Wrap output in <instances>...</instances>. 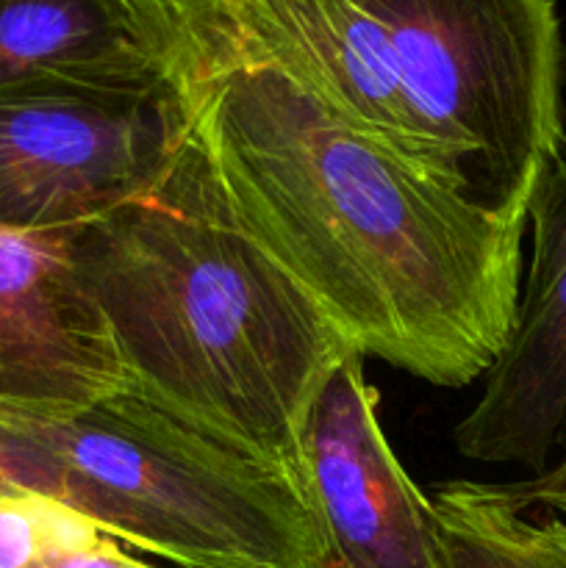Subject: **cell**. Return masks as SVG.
<instances>
[{
    "label": "cell",
    "mask_w": 566,
    "mask_h": 568,
    "mask_svg": "<svg viewBox=\"0 0 566 568\" xmlns=\"http://www.w3.org/2000/svg\"><path fill=\"white\" fill-rule=\"evenodd\" d=\"M133 6L222 214L364 358L442 388L486 375L516 320L525 222L416 170L153 0Z\"/></svg>",
    "instance_id": "1"
},
{
    "label": "cell",
    "mask_w": 566,
    "mask_h": 568,
    "mask_svg": "<svg viewBox=\"0 0 566 568\" xmlns=\"http://www.w3.org/2000/svg\"><path fill=\"white\" fill-rule=\"evenodd\" d=\"M70 250L125 392L303 491L311 405L358 349L222 214L186 131L159 181Z\"/></svg>",
    "instance_id": "2"
},
{
    "label": "cell",
    "mask_w": 566,
    "mask_h": 568,
    "mask_svg": "<svg viewBox=\"0 0 566 568\" xmlns=\"http://www.w3.org/2000/svg\"><path fill=\"white\" fill-rule=\"evenodd\" d=\"M247 59L505 220L564 133L555 0H222Z\"/></svg>",
    "instance_id": "3"
},
{
    "label": "cell",
    "mask_w": 566,
    "mask_h": 568,
    "mask_svg": "<svg viewBox=\"0 0 566 568\" xmlns=\"http://www.w3.org/2000/svg\"><path fill=\"white\" fill-rule=\"evenodd\" d=\"M26 427L59 460V505L125 547L181 568H327L320 525L283 471L133 394Z\"/></svg>",
    "instance_id": "4"
},
{
    "label": "cell",
    "mask_w": 566,
    "mask_h": 568,
    "mask_svg": "<svg viewBox=\"0 0 566 568\" xmlns=\"http://www.w3.org/2000/svg\"><path fill=\"white\" fill-rule=\"evenodd\" d=\"M183 139L155 61L0 89V225L72 233L148 192Z\"/></svg>",
    "instance_id": "5"
},
{
    "label": "cell",
    "mask_w": 566,
    "mask_h": 568,
    "mask_svg": "<svg viewBox=\"0 0 566 568\" xmlns=\"http://www.w3.org/2000/svg\"><path fill=\"white\" fill-rule=\"evenodd\" d=\"M353 353L311 405L300 486L333 568H442L431 499L400 464L377 416V392Z\"/></svg>",
    "instance_id": "6"
},
{
    "label": "cell",
    "mask_w": 566,
    "mask_h": 568,
    "mask_svg": "<svg viewBox=\"0 0 566 568\" xmlns=\"http://www.w3.org/2000/svg\"><path fill=\"white\" fill-rule=\"evenodd\" d=\"M527 225L530 261L514 327L453 442L477 464L542 475L566 430V142L533 189Z\"/></svg>",
    "instance_id": "7"
},
{
    "label": "cell",
    "mask_w": 566,
    "mask_h": 568,
    "mask_svg": "<svg viewBox=\"0 0 566 568\" xmlns=\"http://www.w3.org/2000/svg\"><path fill=\"white\" fill-rule=\"evenodd\" d=\"M72 233L0 225V422H64L125 392L81 286Z\"/></svg>",
    "instance_id": "8"
},
{
    "label": "cell",
    "mask_w": 566,
    "mask_h": 568,
    "mask_svg": "<svg viewBox=\"0 0 566 568\" xmlns=\"http://www.w3.org/2000/svg\"><path fill=\"white\" fill-rule=\"evenodd\" d=\"M150 61L133 0H0V89Z\"/></svg>",
    "instance_id": "9"
},
{
    "label": "cell",
    "mask_w": 566,
    "mask_h": 568,
    "mask_svg": "<svg viewBox=\"0 0 566 568\" xmlns=\"http://www.w3.org/2000/svg\"><path fill=\"white\" fill-rule=\"evenodd\" d=\"M427 499L442 568H566V521L533 519L505 486L453 480Z\"/></svg>",
    "instance_id": "10"
},
{
    "label": "cell",
    "mask_w": 566,
    "mask_h": 568,
    "mask_svg": "<svg viewBox=\"0 0 566 568\" xmlns=\"http://www.w3.org/2000/svg\"><path fill=\"white\" fill-rule=\"evenodd\" d=\"M28 568H161L125 552L120 541L100 532L59 503L44 508L39 552Z\"/></svg>",
    "instance_id": "11"
},
{
    "label": "cell",
    "mask_w": 566,
    "mask_h": 568,
    "mask_svg": "<svg viewBox=\"0 0 566 568\" xmlns=\"http://www.w3.org/2000/svg\"><path fill=\"white\" fill-rule=\"evenodd\" d=\"M0 497L61 503L59 460L26 425L0 422Z\"/></svg>",
    "instance_id": "12"
},
{
    "label": "cell",
    "mask_w": 566,
    "mask_h": 568,
    "mask_svg": "<svg viewBox=\"0 0 566 568\" xmlns=\"http://www.w3.org/2000/svg\"><path fill=\"white\" fill-rule=\"evenodd\" d=\"M505 491L522 510H530V514L542 510L566 521V430L547 469L542 475H533L530 480L508 483Z\"/></svg>",
    "instance_id": "13"
},
{
    "label": "cell",
    "mask_w": 566,
    "mask_h": 568,
    "mask_svg": "<svg viewBox=\"0 0 566 568\" xmlns=\"http://www.w3.org/2000/svg\"><path fill=\"white\" fill-rule=\"evenodd\" d=\"M327 568H333V566H331V560H327Z\"/></svg>",
    "instance_id": "14"
}]
</instances>
